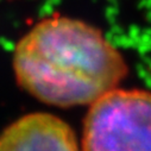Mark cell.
<instances>
[{"label":"cell","mask_w":151,"mask_h":151,"mask_svg":"<svg viewBox=\"0 0 151 151\" xmlns=\"http://www.w3.org/2000/svg\"><path fill=\"white\" fill-rule=\"evenodd\" d=\"M18 85L44 104L57 107L92 105L127 76L123 54L95 26L52 16L37 23L16 45Z\"/></svg>","instance_id":"1"},{"label":"cell","mask_w":151,"mask_h":151,"mask_svg":"<svg viewBox=\"0 0 151 151\" xmlns=\"http://www.w3.org/2000/svg\"><path fill=\"white\" fill-rule=\"evenodd\" d=\"M82 151H151V91H112L89 106Z\"/></svg>","instance_id":"2"},{"label":"cell","mask_w":151,"mask_h":151,"mask_svg":"<svg viewBox=\"0 0 151 151\" xmlns=\"http://www.w3.org/2000/svg\"><path fill=\"white\" fill-rule=\"evenodd\" d=\"M0 151H80L76 134L61 118L44 112L23 116L0 133Z\"/></svg>","instance_id":"3"}]
</instances>
